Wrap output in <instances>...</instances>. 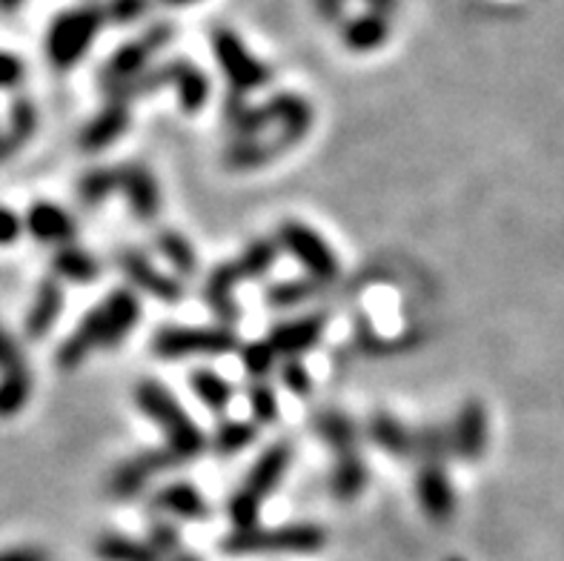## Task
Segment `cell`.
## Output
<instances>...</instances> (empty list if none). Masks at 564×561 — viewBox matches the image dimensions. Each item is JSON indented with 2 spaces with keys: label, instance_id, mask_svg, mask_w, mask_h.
<instances>
[{
  "label": "cell",
  "instance_id": "7a4b0ae2",
  "mask_svg": "<svg viewBox=\"0 0 564 561\" xmlns=\"http://www.w3.org/2000/svg\"><path fill=\"white\" fill-rule=\"evenodd\" d=\"M141 321V301L132 290H115L100 301L95 310L80 319L75 333L57 347V367L61 370H75L95 349L118 347Z\"/></svg>",
  "mask_w": 564,
  "mask_h": 561
},
{
  "label": "cell",
  "instance_id": "ba28073f",
  "mask_svg": "<svg viewBox=\"0 0 564 561\" xmlns=\"http://www.w3.org/2000/svg\"><path fill=\"white\" fill-rule=\"evenodd\" d=\"M213 52L218 66H221L224 78L232 86V93L247 95L252 93V89H261V86L270 84L272 75L270 69H267V64H261V61L243 46V41L232 32V29H215Z\"/></svg>",
  "mask_w": 564,
  "mask_h": 561
},
{
  "label": "cell",
  "instance_id": "74e56055",
  "mask_svg": "<svg viewBox=\"0 0 564 561\" xmlns=\"http://www.w3.org/2000/svg\"><path fill=\"white\" fill-rule=\"evenodd\" d=\"M261 505H264V501H258L256 496H250V493L238 487V490L232 493V498H229V505H227V513H229V521H232V527H236V530H252V527H258Z\"/></svg>",
  "mask_w": 564,
  "mask_h": 561
},
{
  "label": "cell",
  "instance_id": "f1b7e54d",
  "mask_svg": "<svg viewBox=\"0 0 564 561\" xmlns=\"http://www.w3.org/2000/svg\"><path fill=\"white\" fill-rule=\"evenodd\" d=\"M155 247L181 278H189L195 270H198L195 247L189 244V238H186L184 233H178V229H161L155 238Z\"/></svg>",
  "mask_w": 564,
  "mask_h": 561
},
{
  "label": "cell",
  "instance_id": "e0dca14e",
  "mask_svg": "<svg viewBox=\"0 0 564 561\" xmlns=\"http://www.w3.org/2000/svg\"><path fill=\"white\" fill-rule=\"evenodd\" d=\"M129 129V104L123 100H112L98 115H93L89 121L84 123L78 136L80 152H89V155H98V152L109 150L115 141H121L123 132Z\"/></svg>",
  "mask_w": 564,
  "mask_h": 561
},
{
  "label": "cell",
  "instance_id": "ffe728a7",
  "mask_svg": "<svg viewBox=\"0 0 564 561\" xmlns=\"http://www.w3.org/2000/svg\"><path fill=\"white\" fill-rule=\"evenodd\" d=\"M152 507L158 513H166L172 519L181 521H200L209 516L207 498L200 496L193 482H172L164 484L161 490L152 496Z\"/></svg>",
  "mask_w": 564,
  "mask_h": 561
},
{
  "label": "cell",
  "instance_id": "2e32d148",
  "mask_svg": "<svg viewBox=\"0 0 564 561\" xmlns=\"http://www.w3.org/2000/svg\"><path fill=\"white\" fill-rule=\"evenodd\" d=\"M290 464H293V447L286 441H275V444H270L264 453L258 455L247 478H243L241 490L256 496L258 501H264V498H270L272 493L279 490V484L284 482Z\"/></svg>",
  "mask_w": 564,
  "mask_h": 561
},
{
  "label": "cell",
  "instance_id": "f6af8a7d",
  "mask_svg": "<svg viewBox=\"0 0 564 561\" xmlns=\"http://www.w3.org/2000/svg\"><path fill=\"white\" fill-rule=\"evenodd\" d=\"M23 218L9 206H0V247H9L21 238L23 233Z\"/></svg>",
  "mask_w": 564,
  "mask_h": 561
},
{
  "label": "cell",
  "instance_id": "83f0119b",
  "mask_svg": "<svg viewBox=\"0 0 564 561\" xmlns=\"http://www.w3.org/2000/svg\"><path fill=\"white\" fill-rule=\"evenodd\" d=\"M95 555L100 561H164L152 550L150 541L127 539L121 533H104L95 541Z\"/></svg>",
  "mask_w": 564,
  "mask_h": 561
},
{
  "label": "cell",
  "instance_id": "d6a6232c",
  "mask_svg": "<svg viewBox=\"0 0 564 561\" xmlns=\"http://www.w3.org/2000/svg\"><path fill=\"white\" fill-rule=\"evenodd\" d=\"M279 238H258V241H252L250 247L243 249L241 258H236L241 278H250V281L264 278L272 270L275 258H279Z\"/></svg>",
  "mask_w": 564,
  "mask_h": 561
},
{
  "label": "cell",
  "instance_id": "30bf717a",
  "mask_svg": "<svg viewBox=\"0 0 564 561\" xmlns=\"http://www.w3.org/2000/svg\"><path fill=\"white\" fill-rule=\"evenodd\" d=\"M181 458L172 453L170 447L164 450H143V453L132 455L127 462H121L112 470V476L107 482V490L112 498H135L147 490V484L158 476V473H166V470L178 467Z\"/></svg>",
  "mask_w": 564,
  "mask_h": 561
},
{
  "label": "cell",
  "instance_id": "44dd1931",
  "mask_svg": "<svg viewBox=\"0 0 564 561\" xmlns=\"http://www.w3.org/2000/svg\"><path fill=\"white\" fill-rule=\"evenodd\" d=\"M61 313H64V281H57V278H43L26 313L29 338H43V335H50L52 327L57 324V319H61Z\"/></svg>",
  "mask_w": 564,
  "mask_h": 561
},
{
  "label": "cell",
  "instance_id": "1f68e13d",
  "mask_svg": "<svg viewBox=\"0 0 564 561\" xmlns=\"http://www.w3.org/2000/svg\"><path fill=\"white\" fill-rule=\"evenodd\" d=\"M258 435L256 421H224V424L215 427L213 441L209 447L218 455H238L250 447Z\"/></svg>",
  "mask_w": 564,
  "mask_h": 561
},
{
  "label": "cell",
  "instance_id": "7dc6e473",
  "mask_svg": "<svg viewBox=\"0 0 564 561\" xmlns=\"http://www.w3.org/2000/svg\"><path fill=\"white\" fill-rule=\"evenodd\" d=\"M370 12H379V14H390L395 9V0H365Z\"/></svg>",
  "mask_w": 564,
  "mask_h": 561
},
{
  "label": "cell",
  "instance_id": "4fadbf2b",
  "mask_svg": "<svg viewBox=\"0 0 564 561\" xmlns=\"http://www.w3.org/2000/svg\"><path fill=\"white\" fill-rule=\"evenodd\" d=\"M415 496L430 521H451L456 513V490L444 464H422L415 476Z\"/></svg>",
  "mask_w": 564,
  "mask_h": 561
},
{
  "label": "cell",
  "instance_id": "d590c367",
  "mask_svg": "<svg viewBox=\"0 0 564 561\" xmlns=\"http://www.w3.org/2000/svg\"><path fill=\"white\" fill-rule=\"evenodd\" d=\"M315 290H318V281H313V278L281 281V284L267 290V304L275 306V310H290V306H299L307 299H313Z\"/></svg>",
  "mask_w": 564,
  "mask_h": 561
},
{
  "label": "cell",
  "instance_id": "816d5d0a",
  "mask_svg": "<svg viewBox=\"0 0 564 561\" xmlns=\"http://www.w3.org/2000/svg\"><path fill=\"white\" fill-rule=\"evenodd\" d=\"M0 138H3V129H0ZM0 161H3V152H0Z\"/></svg>",
  "mask_w": 564,
  "mask_h": 561
},
{
  "label": "cell",
  "instance_id": "52a82bcc",
  "mask_svg": "<svg viewBox=\"0 0 564 561\" xmlns=\"http://www.w3.org/2000/svg\"><path fill=\"white\" fill-rule=\"evenodd\" d=\"M172 41V23H155L143 32L135 41H127L121 50L109 57L104 69H100V86L107 89V95H115L118 89L129 86L132 80L143 78L150 72L152 57L164 50Z\"/></svg>",
  "mask_w": 564,
  "mask_h": 561
},
{
  "label": "cell",
  "instance_id": "8992f818",
  "mask_svg": "<svg viewBox=\"0 0 564 561\" xmlns=\"http://www.w3.org/2000/svg\"><path fill=\"white\" fill-rule=\"evenodd\" d=\"M238 335L227 324L218 327H164L152 338V356L164 362L184 358H221L236 353Z\"/></svg>",
  "mask_w": 564,
  "mask_h": 561
},
{
  "label": "cell",
  "instance_id": "681fc988",
  "mask_svg": "<svg viewBox=\"0 0 564 561\" xmlns=\"http://www.w3.org/2000/svg\"><path fill=\"white\" fill-rule=\"evenodd\" d=\"M166 7H186V3H198V0H164Z\"/></svg>",
  "mask_w": 564,
  "mask_h": 561
},
{
  "label": "cell",
  "instance_id": "836d02e7",
  "mask_svg": "<svg viewBox=\"0 0 564 561\" xmlns=\"http://www.w3.org/2000/svg\"><path fill=\"white\" fill-rule=\"evenodd\" d=\"M118 192V166H95L78 181V201L84 206H98Z\"/></svg>",
  "mask_w": 564,
  "mask_h": 561
},
{
  "label": "cell",
  "instance_id": "8fae6325",
  "mask_svg": "<svg viewBox=\"0 0 564 561\" xmlns=\"http://www.w3.org/2000/svg\"><path fill=\"white\" fill-rule=\"evenodd\" d=\"M118 267H121L129 284L135 287V290L147 292V295H152V299L175 304L184 295V284H181L178 278L158 270L155 263L143 256V252H138V249H121L118 252Z\"/></svg>",
  "mask_w": 564,
  "mask_h": 561
},
{
  "label": "cell",
  "instance_id": "c3c4849f",
  "mask_svg": "<svg viewBox=\"0 0 564 561\" xmlns=\"http://www.w3.org/2000/svg\"><path fill=\"white\" fill-rule=\"evenodd\" d=\"M21 7H23V0H0V12H7V14L18 12Z\"/></svg>",
  "mask_w": 564,
  "mask_h": 561
},
{
  "label": "cell",
  "instance_id": "ac0fdd59",
  "mask_svg": "<svg viewBox=\"0 0 564 561\" xmlns=\"http://www.w3.org/2000/svg\"><path fill=\"white\" fill-rule=\"evenodd\" d=\"M324 315H301V319L275 324L267 335V342L279 353V358H301L307 349L322 342Z\"/></svg>",
  "mask_w": 564,
  "mask_h": 561
},
{
  "label": "cell",
  "instance_id": "8d00e7d4",
  "mask_svg": "<svg viewBox=\"0 0 564 561\" xmlns=\"http://www.w3.org/2000/svg\"><path fill=\"white\" fill-rule=\"evenodd\" d=\"M241 364L243 370L250 373L256 381H264L272 370H275V364H279V353L272 349V344L267 342H250L241 347Z\"/></svg>",
  "mask_w": 564,
  "mask_h": 561
},
{
  "label": "cell",
  "instance_id": "603a6c76",
  "mask_svg": "<svg viewBox=\"0 0 564 561\" xmlns=\"http://www.w3.org/2000/svg\"><path fill=\"white\" fill-rule=\"evenodd\" d=\"M387 37H390V21H387V14L379 12L358 14V18L344 23L341 29L344 46L352 52H361V55L381 50L387 43Z\"/></svg>",
  "mask_w": 564,
  "mask_h": 561
},
{
  "label": "cell",
  "instance_id": "9c48e42d",
  "mask_svg": "<svg viewBox=\"0 0 564 561\" xmlns=\"http://www.w3.org/2000/svg\"><path fill=\"white\" fill-rule=\"evenodd\" d=\"M279 244L301 263V267H304V270H307V276L313 278V281H318V284L336 281L338 272H341L333 247H329L313 227L301 224V220H284V224H281Z\"/></svg>",
  "mask_w": 564,
  "mask_h": 561
},
{
  "label": "cell",
  "instance_id": "f35d334b",
  "mask_svg": "<svg viewBox=\"0 0 564 561\" xmlns=\"http://www.w3.org/2000/svg\"><path fill=\"white\" fill-rule=\"evenodd\" d=\"M247 396H250V410L256 424H272V421L279 419V396H275L270 384L256 381Z\"/></svg>",
  "mask_w": 564,
  "mask_h": 561
},
{
  "label": "cell",
  "instance_id": "ee69618b",
  "mask_svg": "<svg viewBox=\"0 0 564 561\" xmlns=\"http://www.w3.org/2000/svg\"><path fill=\"white\" fill-rule=\"evenodd\" d=\"M23 72H26V66H23L21 57L0 50V89H14L23 80Z\"/></svg>",
  "mask_w": 564,
  "mask_h": 561
},
{
  "label": "cell",
  "instance_id": "9a60e30c",
  "mask_svg": "<svg viewBox=\"0 0 564 561\" xmlns=\"http://www.w3.org/2000/svg\"><path fill=\"white\" fill-rule=\"evenodd\" d=\"M23 227H26V233L37 244H55V247H66L78 235L75 218L66 213L64 206L52 204V201H35V204L29 206Z\"/></svg>",
  "mask_w": 564,
  "mask_h": 561
},
{
  "label": "cell",
  "instance_id": "cb8c5ba5",
  "mask_svg": "<svg viewBox=\"0 0 564 561\" xmlns=\"http://www.w3.org/2000/svg\"><path fill=\"white\" fill-rule=\"evenodd\" d=\"M52 270H55L57 281H69V284H89L100 276V263L93 252L66 244L57 247L55 258H52Z\"/></svg>",
  "mask_w": 564,
  "mask_h": 561
},
{
  "label": "cell",
  "instance_id": "7bdbcfd3",
  "mask_svg": "<svg viewBox=\"0 0 564 561\" xmlns=\"http://www.w3.org/2000/svg\"><path fill=\"white\" fill-rule=\"evenodd\" d=\"M23 367H29L26 358H23V349L18 347V342H14L7 330L0 327V376L23 370Z\"/></svg>",
  "mask_w": 564,
  "mask_h": 561
},
{
  "label": "cell",
  "instance_id": "f5cc1de1",
  "mask_svg": "<svg viewBox=\"0 0 564 561\" xmlns=\"http://www.w3.org/2000/svg\"><path fill=\"white\" fill-rule=\"evenodd\" d=\"M451 561H462V559H451Z\"/></svg>",
  "mask_w": 564,
  "mask_h": 561
},
{
  "label": "cell",
  "instance_id": "4316f807",
  "mask_svg": "<svg viewBox=\"0 0 564 561\" xmlns=\"http://www.w3.org/2000/svg\"><path fill=\"white\" fill-rule=\"evenodd\" d=\"M37 132V109L32 100L21 98L14 100L12 109H9V123L3 129V138H0V152L3 158H9L12 152H18L29 138Z\"/></svg>",
  "mask_w": 564,
  "mask_h": 561
},
{
  "label": "cell",
  "instance_id": "bcb514c9",
  "mask_svg": "<svg viewBox=\"0 0 564 561\" xmlns=\"http://www.w3.org/2000/svg\"><path fill=\"white\" fill-rule=\"evenodd\" d=\"M0 561H52L41 548H9L0 550Z\"/></svg>",
  "mask_w": 564,
  "mask_h": 561
},
{
  "label": "cell",
  "instance_id": "5b68a950",
  "mask_svg": "<svg viewBox=\"0 0 564 561\" xmlns=\"http://www.w3.org/2000/svg\"><path fill=\"white\" fill-rule=\"evenodd\" d=\"M327 544L324 527L299 521L281 527H252V530H232L221 548L232 555L250 553H318Z\"/></svg>",
  "mask_w": 564,
  "mask_h": 561
},
{
  "label": "cell",
  "instance_id": "ab89813d",
  "mask_svg": "<svg viewBox=\"0 0 564 561\" xmlns=\"http://www.w3.org/2000/svg\"><path fill=\"white\" fill-rule=\"evenodd\" d=\"M281 384L301 398L310 396V390H313V378H310L307 367L301 364V358H286V362L281 364Z\"/></svg>",
  "mask_w": 564,
  "mask_h": 561
},
{
  "label": "cell",
  "instance_id": "7402d4cb",
  "mask_svg": "<svg viewBox=\"0 0 564 561\" xmlns=\"http://www.w3.org/2000/svg\"><path fill=\"white\" fill-rule=\"evenodd\" d=\"M329 493L338 501H356L361 493L367 490L370 484V470H367V462L356 453H344L336 455V464L329 470Z\"/></svg>",
  "mask_w": 564,
  "mask_h": 561
},
{
  "label": "cell",
  "instance_id": "b9f144b4",
  "mask_svg": "<svg viewBox=\"0 0 564 561\" xmlns=\"http://www.w3.org/2000/svg\"><path fill=\"white\" fill-rule=\"evenodd\" d=\"M152 544V550H155L161 559H172V555H178V533H175V527L170 525V521H158V525L150 527V539H147Z\"/></svg>",
  "mask_w": 564,
  "mask_h": 561
},
{
  "label": "cell",
  "instance_id": "7c38bea8",
  "mask_svg": "<svg viewBox=\"0 0 564 561\" xmlns=\"http://www.w3.org/2000/svg\"><path fill=\"white\" fill-rule=\"evenodd\" d=\"M118 192L127 201L129 213L138 220L150 224L158 218L164 198H161V184L155 181L150 166L143 164H123L118 166Z\"/></svg>",
  "mask_w": 564,
  "mask_h": 561
},
{
  "label": "cell",
  "instance_id": "3957f363",
  "mask_svg": "<svg viewBox=\"0 0 564 561\" xmlns=\"http://www.w3.org/2000/svg\"><path fill=\"white\" fill-rule=\"evenodd\" d=\"M135 404L166 435V447L178 455L181 462H189V458L204 453L207 439H204L198 424L189 419V412L178 404V398L172 396L164 384L143 378L135 387Z\"/></svg>",
  "mask_w": 564,
  "mask_h": 561
},
{
  "label": "cell",
  "instance_id": "60d3db41",
  "mask_svg": "<svg viewBox=\"0 0 564 561\" xmlns=\"http://www.w3.org/2000/svg\"><path fill=\"white\" fill-rule=\"evenodd\" d=\"M147 9H150V0H109L104 14H107V21L123 26V23L141 21Z\"/></svg>",
  "mask_w": 564,
  "mask_h": 561
},
{
  "label": "cell",
  "instance_id": "d4e9b609",
  "mask_svg": "<svg viewBox=\"0 0 564 561\" xmlns=\"http://www.w3.org/2000/svg\"><path fill=\"white\" fill-rule=\"evenodd\" d=\"M372 444L390 455H413L415 447V430L401 424L395 416H387V412H379L372 416L370 427H367Z\"/></svg>",
  "mask_w": 564,
  "mask_h": 561
},
{
  "label": "cell",
  "instance_id": "277c9868",
  "mask_svg": "<svg viewBox=\"0 0 564 561\" xmlns=\"http://www.w3.org/2000/svg\"><path fill=\"white\" fill-rule=\"evenodd\" d=\"M107 23V14L98 7H75L61 12L46 32V57L55 69L66 72L78 66L89 52L98 32Z\"/></svg>",
  "mask_w": 564,
  "mask_h": 561
},
{
  "label": "cell",
  "instance_id": "e575fe53",
  "mask_svg": "<svg viewBox=\"0 0 564 561\" xmlns=\"http://www.w3.org/2000/svg\"><path fill=\"white\" fill-rule=\"evenodd\" d=\"M447 453H453L451 433H447V430H442V427H419V430H415L413 455L419 462L444 464Z\"/></svg>",
  "mask_w": 564,
  "mask_h": 561
},
{
  "label": "cell",
  "instance_id": "f546056e",
  "mask_svg": "<svg viewBox=\"0 0 564 561\" xmlns=\"http://www.w3.org/2000/svg\"><path fill=\"white\" fill-rule=\"evenodd\" d=\"M189 387L198 396V401L204 407H209L213 412H224L236 396V387L227 381L224 376H218L215 370H195L189 376Z\"/></svg>",
  "mask_w": 564,
  "mask_h": 561
},
{
  "label": "cell",
  "instance_id": "f907efd6",
  "mask_svg": "<svg viewBox=\"0 0 564 561\" xmlns=\"http://www.w3.org/2000/svg\"><path fill=\"white\" fill-rule=\"evenodd\" d=\"M170 561H198V559H195V555H189V553H178V555H172Z\"/></svg>",
  "mask_w": 564,
  "mask_h": 561
},
{
  "label": "cell",
  "instance_id": "484cf974",
  "mask_svg": "<svg viewBox=\"0 0 564 561\" xmlns=\"http://www.w3.org/2000/svg\"><path fill=\"white\" fill-rule=\"evenodd\" d=\"M315 433L322 435V441L336 455L356 453L358 447V430L352 424L350 416H344L338 410H324L315 416Z\"/></svg>",
  "mask_w": 564,
  "mask_h": 561
},
{
  "label": "cell",
  "instance_id": "5bb4252c",
  "mask_svg": "<svg viewBox=\"0 0 564 561\" xmlns=\"http://www.w3.org/2000/svg\"><path fill=\"white\" fill-rule=\"evenodd\" d=\"M447 433H451V447L458 458L473 462V458H479L485 453L490 424H487V410L479 398H470V401L462 404Z\"/></svg>",
  "mask_w": 564,
  "mask_h": 561
},
{
  "label": "cell",
  "instance_id": "4dcf8cb0",
  "mask_svg": "<svg viewBox=\"0 0 564 561\" xmlns=\"http://www.w3.org/2000/svg\"><path fill=\"white\" fill-rule=\"evenodd\" d=\"M29 398H32V373H29V367L0 376V419H14L18 412L26 410Z\"/></svg>",
  "mask_w": 564,
  "mask_h": 561
},
{
  "label": "cell",
  "instance_id": "d6986e66",
  "mask_svg": "<svg viewBox=\"0 0 564 561\" xmlns=\"http://www.w3.org/2000/svg\"><path fill=\"white\" fill-rule=\"evenodd\" d=\"M241 270H238L236 261L218 263L213 272H209L207 284H204V299H207L209 310H213L224 324H232V321L241 319V306L236 301V287L241 284Z\"/></svg>",
  "mask_w": 564,
  "mask_h": 561
},
{
  "label": "cell",
  "instance_id": "6da1fadb",
  "mask_svg": "<svg viewBox=\"0 0 564 561\" xmlns=\"http://www.w3.org/2000/svg\"><path fill=\"white\" fill-rule=\"evenodd\" d=\"M267 118V132L256 141H232L224 152V161L232 172H252L279 161L284 152L299 147L313 129V107L304 95L279 93L261 104Z\"/></svg>",
  "mask_w": 564,
  "mask_h": 561
}]
</instances>
